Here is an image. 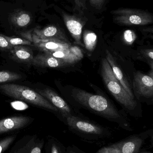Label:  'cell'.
I'll use <instances>...</instances> for the list:
<instances>
[{
    "label": "cell",
    "mask_w": 153,
    "mask_h": 153,
    "mask_svg": "<svg viewBox=\"0 0 153 153\" xmlns=\"http://www.w3.org/2000/svg\"><path fill=\"white\" fill-rule=\"evenodd\" d=\"M72 93L76 101L103 117L114 120L121 117L117 110L104 97L78 89H73Z\"/></svg>",
    "instance_id": "6da1fadb"
},
{
    "label": "cell",
    "mask_w": 153,
    "mask_h": 153,
    "mask_svg": "<svg viewBox=\"0 0 153 153\" xmlns=\"http://www.w3.org/2000/svg\"><path fill=\"white\" fill-rule=\"evenodd\" d=\"M0 91L7 96L14 99L53 111H58V109L46 98L27 86L15 84H5L0 85Z\"/></svg>",
    "instance_id": "7a4b0ae2"
},
{
    "label": "cell",
    "mask_w": 153,
    "mask_h": 153,
    "mask_svg": "<svg viewBox=\"0 0 153 153\" xmlns=\"http://www.w3.org/2000/svg\"><path fill=\"white\" fill-rule=\"evenodd\" d=\"M101 72L105 85L116 100L126 108L134 109L137 105L136 101L129 96L115 77L111 67L105 58L102 59Z\"/></svg>",
    "instance_id": "3957f363"
},
{
    "label": "cell",
    "mask_w": 153,
    "mask_h": 153,
    "mask_svg": "<svg viewBox=\"0 0 153 153\" xmlns=\"http://www.w3.org/2000/svg\"><path fill=\"white\" fill-rule=\"evenodd\" d=\"M67 126L78 135L85 137L100 138L106 136V131L99 126L89 121H85L80 118L70 115L66 118Z\"/></svg>",
    "instance_id": "277c9868"
},
{
    "label": "cell",
    "mask_w": 153,
    "mask_h": 153,
    "mask_svg": "<svg viewBox=\"0 0 153 153\" xmlns=\"http://www.w3.org/2000/svg\"><path fill=\"white\" fill-rule=\"evenodd\" d=\"M44 145V139L37 135H25L16 143L10 153H41Z\"/></svg>",
    "instance_id": "5b68a950"
},
{
    "label": "cell",
    "mask_w": 153,
    "mask_h": 153,
    "mask_svg": "<svg viewBox=\"0 0 153 153\" xmlns=\"http://www.w3.org/2000/svg\"><path fill=\"white\" fill-rule=\"evenodd\" d=\"M24 36L31 41L33 45L45 53L67 50L71 47V44L58 40L39 39L29 33L24 34Z\"/></svg>",
    "instance_id": "8992f818"
},
{
    "label": "cell",
    "mask_w": 153,
    "mask_h": 153,
    "mask_svg": "<svg viewBox=\"0 0 153 153\" xmlns=\"http://www.w3.org/2000/svg\"><path fill=\"white\" fill-rule=\"evenodd\" d=\"M30 117L26 116H13L0 120V136L7 134L26 127L31 122Z\"/></svg>",
    "instance_id": "52a82bcc"
},
{
    "label": "cell",
    "mask_w": 153,
    "mask_h": 153,
    "mask_svg": "<svg viewBox=\"0 0 153 153\" xmlns=\"http://www.w3.org/2000/svg\"><path fill=\"white\" fill-rule=\"evenodd\" d=\"M133 86L136 92L139 96L152 98L153 77L140 72L136 73L134 75Z\"/></svg>",
    "instance_id": "ba28073f"
},
{
    "label": "cell",
    "mask_w": 153,
    "mask_h": 153,
    "mask_svg": "<svg viewBox=\"0 0 153 153\" xmlns=\"http://www.w3.org/2000/svg\"><path fill=\"white\" fill-rule=\"evenodd\" d=\"M37 92L49 101L50 102V103L60 111L64 118H66V117L71 115V108L68 104L54 91L46 88L43 90L37 89Z\"/></svg>",
    "instance_id": "9c48e42d"
},
{
    "label": "cell",
    "mask_w": 153,
    "mask_h": 153,
    "mask_svg": "<svg viewBox=\"0 0 153 153\" xmlns=\"http://www.w3.org/2000/svg\"><path fill=\"white\" fill-rule=\"evenodd\" d=\"M32 36L43 40H55L70 44L57 27L49 26L43 29L36 28L33 30Z\"/></svg>",
    "instance_id": "30bf717a"
},
{
    "label": "cell",
    "mask_w": 153,
    "mask_h": 153,
    "mask_svg": "<svg viewBox=\"0 0 153 153\" xmlns=\"http://www.w3.org/2000/svg\"><path fill=\"white\" fill-rule=\"evenodd\" d=\"M31 64L44 68H61L69 65L64 61L45 53L34 56Z\"/></svg>",
    "instance_id": "8fae6325"
},
{
    "label": "cell",
    "mask_w": 153,
    "mask_h": 153,
    "mask_svg": "<svg viewBox=\"0 0 153 153\" xmlns=\"http://www.w3.org/2000/svg\"><path fill=\"white\" fill-rule=\"evenodd\" d=\"M106 59L111 67L115 77L119 81L129 96L134 100L133 90L131 89L129 82H128L126 78L124 76L121 69L116 63L112 55L107 50L106 51Z\"/></svg>",
    "instance_id": "7c38bea8"
},
{
    "label": "cell",
    "mask_w": 153,
    "mask_h": 153,
    "mask_svg": "<svg viewBox=\"0 0 153 153\" xmlns=\"http://www.w3.org/2000/svg\"><path fill=\"white\" fill-rule=\"evenodd\" d=\"M10 56L13 61L24 64H31L34 57L32 50L23 46L13 47L10 50Z\"/></svg>",
    "instance_id": "4fadbf2b"
},
{
    "label": "cell",
    "mask_w": 153,
    "mask_h": 153,
    "mask_svg": "<svg viewBox=\"0 0 153 153\" xmlns=\"http://www.w3.org/2000/svg\"><path fill=\"white\" fill-rule=\"evenodd\" d=\"M143 143L142 136L136 135L118 144L120 153H138Z\"/></svg>",
    "instance_id": "5bb4252c"
},
{
    "label": "cell",
    "mask_w": 153,
    "mask_h": 153,
    "mask_svg": "<svg viewBox=\"0 0 153 153\" xmlns=\"http://www.w3.org/2000/svg\"><path fill=\"white\" fill-rule=\"evenodd\" d=\"M10 19L12 24L16 27H25L31 22V16L26 11L17 10L12 13Z\"/></svg>",
    "instance_id": "9a60e30c"
},
{
    "label": "cell",
    "mask_w": 153,
    "mask_h": 153,
    "mask_svg": "<svg viewBox=\"0 0 153 153\" xmlns=\"http://www.w3.org/2000/svg\"><path fill=\"white\" fill-rule=\"evenodd\" d=\"M46 53L50 55L55 58L64 61L69 65L75 63L81 60L72 53L70 48L67 50L55 51L51 53Z\"/></svg>",
    "instance_id": "2e32d148"
},
{
    "label": "cell",
    "mask_w": 153,
    "mask_h": 153,
    "mask_svg": "<svg viewBox=\"0 0 153 153\" xmlns=\"http://www.w3.org/2000/svg\"><path fill=\"white\" fill-rule=\"evenodd\" d=\"M45 153H66V148L57 139L49 136L45 146Z\"/></svg>",
    "instance_id": "e0dca14e"
},
{
    "label": "cell",
    "mask_w": 153,
    "mask_h": 153,
    "mask_svg": "<svg viewBox=\"0 0 153 153\" xmlns=\"http://www.w3.org/2000/svg\"><path fill=\"white\" fill-rule=\"evenodd\" d=\"M66 27L70 33L72 34L75 42L78 45L84 47L81 41V34L82 33V26L79 22L74 20H70L66 22Z\"/></svg>",
    "instance_id": "ac0fdd59"
},
{
    "label": "cell",
    "mask_w": 153,
    "mask_h": 153,
    "mask_svg": "<svg viewBox=\"0 0 153 153\" xmlns=\"http://www.w3.org/2000/svg\"><path fill=\"white\" fill-rule=\"evenodd\" d=\"M22 77L21 75L16 73L8 71H0V84L16 81L21 79Z\"/></svg>",
    "instance_id": "d6986e66"
},
{
    "label": "cell",
    "mask_w": 153,
    "mask_h": 153,
    "mask_svg": "<svg viewBox=\"0 0 153 153\" xmlns=\"http://www.w3.org/2000/svg\"><path fill=\"white\" fill-rule=\"evenodd\" d=\"M17 137V134H12L0 139V153H4L13 143Z\"/></svg>",
    "instance_id": "ffe728a7"
},
{
    "label": "cell",
    "mask_w": 153,
    "mask_h": 153,
    "mask_svg": "<svg viewBox=\"0 0 153 153\" xmlns=\"http://www.w3.org/2000/svg\"><path fill=\"white\" fill-rule=\"evenodd\" d=\"M97 36L94 33H88L84 36V40L86 49L88 51H93L95 48L97 42Z\"/></svg>",
    "instance_id": "44dd1931"
},
{
    "label": "cell",
    "mask_w": 153,
    "mask_h": 153,
    "mask_svg": "<svg viewBox=\"0 0 153 153\" xmlns=\"http://www.w3.org/2000/svg\"><path fill=\"white\" fill-rule=\"evenodd\" d=\"M4 37L12 47L16 46L32 45V43L27 39L20 38L15 37L7 36L3 35Z\"/></svg>",
    "instance_id": "7402d4cb"
},
{
    "label": "cell",
    "mask_w": 153,
    "mask_h": 153,
    "mask_svg": "<svg viewBox=\"0 0 153 153\" xmlns=\"http://www.w3.org/2000/svg\"><path fill=\"white\" fill-rule=\"evenodd\" d=\"M97 153H120L118 143L100 149Z\"/></svg>",
    "instance_id": "603a6c76"
},
{
    "label": "cell",
    "mask_w": 153,
    "mask_h": 153,
    "mask_svg": "<svg viewBox=\"0 0 153 153\" xmlns=\"http://www.w3.org/2000/svg\"><path fill=\"white\" fill-rule=\"evenodd\" d=\"M13 47L12 46L2 34H0V50L2 51L10 50Z\"/></svg>",
    "instance_id": "cb8c5ba5"
},
{
    "label": "cell",
    "mask_w": 153,
    "mask_h": 153,
    "mask_svg": "<svg viewBox=\"0 0 153 153\" xmlns=\"http://www.w3.org/2000/svg\"><path fill=\"white\" fill-rule=\"evenodd\" d=\"M124 39L128 44L132 45L135 39V36L132 30H128L124 33Z\"/></svg>",
    "instance_id": "d4e9b609"
},
{
    "label": "cell",
    "mask_w": 153,
    "mask_h": 153,
    "mask_svg": "<svg viewBox=\"0 0 153 153\" xmlns=\"http://www.w3.org/2000/svg\"><path fill=\"white\" fill-rule=\"evenodd\" d=\"M129 22L131 24L134 25H140L143 24L144 21L142 18L138 15H132L130 16L129 19Z\"/></svg>",
    "instance_id": "484cf974"
},
{
    "label": "cell",
    "mask_w": 153,
    "mask_h": 153,
    "mask_svg": "<svg viewBox=\"0 0 153 153\" xmlns=\"http://www.w3.org/2000/svg\"><path fill=\"white\" fill-rule=\"evenodd\" d=\"M66 153H86L84 152L82 150L75 146H69L66 148Z\"/></svg>",
    "instance_id": "4316f807"
},
{
    "label": "cell",
    "mask_w": 153,
    "mask_h": 153,
    "mask_svg": "<svg viewBox=\"0 0 153 153\" xmlns=\"http://www.w3.org/2000/svg\"><path fill=\"white\" fill-rule=\"evenodd\" d=\"M142 54L147 59H150L153 61V49H146L143 50L142 52Z\"/></svg>",
    "instance_id": "83f0119b"
},
{
    "label": "cell",
    "mask_w": 153,
    "mask_h": 153,
    "mask_svg": "<svg viewBox=\"0 0 153 153\" xmlns=\"http://www.w3.org/2000/svg\"><path fill=\"white\" fill-rule=\"evenodd\" d=\"M142 153H152L148 152H143Z\"/></svg>",
    "instance_id": "f1b7e54d"
}]
</instances>
